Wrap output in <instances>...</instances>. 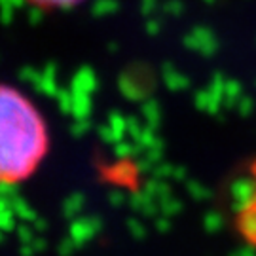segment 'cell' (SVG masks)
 <instances>
[{
  "instance_id": "2",
  "label": "cell",
  "mask_w": 256,
  "mask_h": 256,
  "mask_svg": "<svg viewBox=\"0 0 256 256\" xmlns=\"http://www.w3.org/2000/svg\"><path fill=\"white\" fill-rule=\"evenodd\" d=\"M34 4H40V6H66V4H72L76 0H30Z\"/></svg>"
},
{
  "instance_id": "1",
  "label": "cell",
  "mask_w": 256,
  "mask_h": 256,
  "mask_svg": "<svg viewBox=\"0 0 256 256\" xmlns=\"http://www.w3.org/2000/svg\"><path fill=\"white\" fill-rule=\"evenodd\" d=\"M48 148L38 110L16 90L0 88V186L27 180Z\"/></svg>"
}]
</instances>
